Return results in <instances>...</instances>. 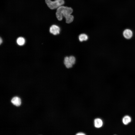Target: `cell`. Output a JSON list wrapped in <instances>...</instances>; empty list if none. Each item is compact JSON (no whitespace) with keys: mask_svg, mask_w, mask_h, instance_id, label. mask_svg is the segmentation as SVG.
Instances as JSON below:
<instances>
[{"mask_svg":"<svg viewBox=\"0 0 135 135\" xmlns=\"http://www.w3.org/2000/svg\"><path fill=\"white\" fill-rule=\"evenodd\" d=\"M73 12L71 8L62 6L57 8L56 16L59 21L62 20L64 17L66 18V23H70L73 22L74 19L73 16L71 15Z\"/></svg>","mask_w":135,"mask_h":135,"instance_id":"cell-1","label":"cell"},{"mask_svg":"<svg viewBox=\"0 0 135 135\" xmlns=\"http://www.w3.org/2000/svg\"><path fill=\"white\" fill-rule=\"evenodd\" d=\"M45 2L48 6L51 9L58 8L64 4V0H55L54 1L51 0H45Z\"/></svg>","mask_w":135,"mask_h":135,"instance_id":"cell-2","label":"cell"},{"mask_svg":"<svg viewBox=\"0 0 135 135\" xmlns=\"http://www.w3.org/2000/svg\"><path fill=\"white\" fill-rule=\"evenodd\" d=\"M133 35V31L130 29L127 28L125 29L123 32V36L126 39H131Z\"/></svg>","mask_w":135,"mask_h":135,"instance_id":"cell-3","label":"cell"},{"mask_svg":"<svg viewBox=\"0 0 135 135\" xmlns=\"http://www.w3.org/2000/svg\"><path fill=\"white\" fill-rule=\"evenodd\" d=\"M60 29L58 26L53 25L50 28V32L54 35H56L60 34Z\"/></svg>","mask_w":135,"mask_h":135,"instance_id":"cell-4","label":"cell"},{"mask_svg":"<svg viewBox=\"0 0 135 135\" xmlns=\"http://www.w3.org/2000/svg\"><path fill=\"white\" fill-rule=\"evenodd\" d=\"M11 102L13 104L17 106H20L21 104L20 99L17 97H13L12 99Z\"/></svg>","mask_w":135,"mask_h":135,"instance_id":"cell-5","label":"cell"},{"mask_svg":"<svg viewBox=\"0 0 135 135\" xmlns=\"http://www.w3.org/2000/svg\"><path fill=\"white\" fill-rule=\"evenodd\" d=\"M64 63L65 66L67 68H71L73 65L71 63L68 57H66L65 58Z\"/></svg>","mask_w":135,"mask_h":135,"instance_id":"cell-6","label":"cell"},{"mask_svg":"<svg viewBox=\"0 0 135 135\" xmlns=\"http://www.w3.org/2000/svg\"><path fill=\"white\" fill-rule=\"evenodd\" d=\"M94 124L95 127L97 128L101 127L103 125V122L100 119L97 118L94 120Z\"/></svg>","mask_w":135,"mask_h":135,"instance_id":"cell-7","label":"cell"},{"mask_svg":"<svg viewBox=\"0 0 135 135\" xmlns=\"http://www.w3.org/2000/svg\"><path fill=\"white\" fill-rule=\"evenodd\" d=\"M88 36L84 34H81L79 37V41L81 42L86 41L88 40Z\"/></svg>","mask_w":135,"mask_h":135,"instance_id":"cell-8","label":"cell"},{"mask_svg":"<svg viewBox=\"0 0 135 135\" xmlns=\"http://www.w3.org/2000/svg\"><path fill=\"white\" fill-rule=\"evenodd\" d=\"M131 118L128 116H126L124 117L122 120L123 122L125 125H128L131 122Z\"/></svg>","mask_w":135,"mask_h":135,"instance_id":"cell-9","label":"cell"},{"mask_svg":"<svg viewBox=\"0 0 135 135\" xmlns=\"http://www.w3.org/2000/svg\"><path fill=\"white\" fill-rule=\"evenodd\" d=\"M17 42L19 45L22 46L25 44V40L23 38L19 37L17 39Z\"/></svg>","mask_w":135,"mask_h":135,"instance_id":"cell-10","label":"cell"},{"mask_svg":"<svg viewBox=\"0 0 135 135\" xmlns=\"http://www.w3.org/2000/svg\"><path fill=\"white\" fill-rule=\"evenodd\" d=\"M69 57L72 64L73 65H74L75 64L76 61L75 58L73 56H71Z\"/></svg>","mask_w":135,"mask_h":135,"instance_id":"cell-11","label":"cell"},{"mask_svg":"<svg viewBox=\"0 0 135 135\" xmlns=\"http://www.w3.org/2000/svg\"><path fill=\"white\" fill-rule=\"evenodd\" d=\"M76 135H85L86 134L80 132L77 133Z\"/></svg>","mask_w":135,"mask_h":135,"instance_id":"cell-12","label":"cell"},{"mask_svg":"<svg viewBox=\"0 0 135 135\" xmlns=\"http://www.w3.org/2000/svg\"><path fill=\"white\" fill-rule=\"evenodd\" d=\"M0 44H1L2 42V40L1 38H0Z\"/></svg>","mask_w":135,"mask_h":135,"instance_id":"cell-13","label":"cell"}]
</instances>
